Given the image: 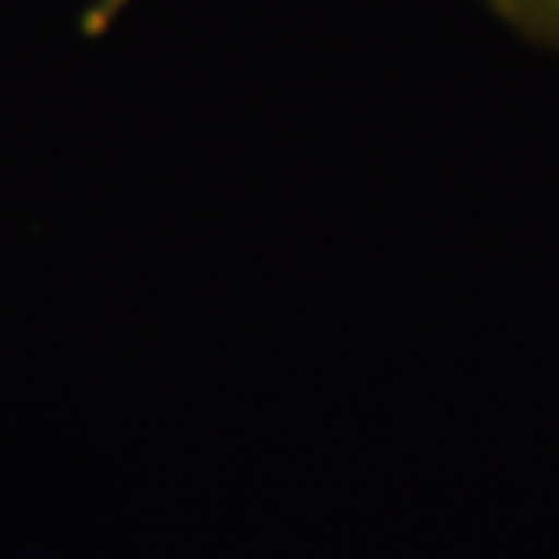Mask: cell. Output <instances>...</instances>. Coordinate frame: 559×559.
Here are the masks:
<instances>
[{
  "label": "cell",
  "mask_w": 559,
  "mask_h": 559,
  "mask_svg": "<svg viewBox=\"0 0 559 559\" xmlns=\"http://www.w3.org/2000/svg\"><path fill=\"white\" fill-rule=\"evenodd\" d=\"M484 4L523 37L559 48V0H484Z\"/></svg>",
  "instance_id": "6da1fadb"
},
{
  "label": "cell",
  "mask_w": 559,
  "mask_h": 559,
  "mask_svg": "<svg viewBox=\"0 0 559 559\" xmlns=\"http://www.w3.org/2000/svg\"><path fill=\"white\" fill-rule=\"evenodd\" d=\"M131 4L135 0H87L81 19H76V29L84 40H103L117 29V22L128 15Z\"/></svg>",
  "instance_id": "7a4b0ae2"
}]
</instances>
